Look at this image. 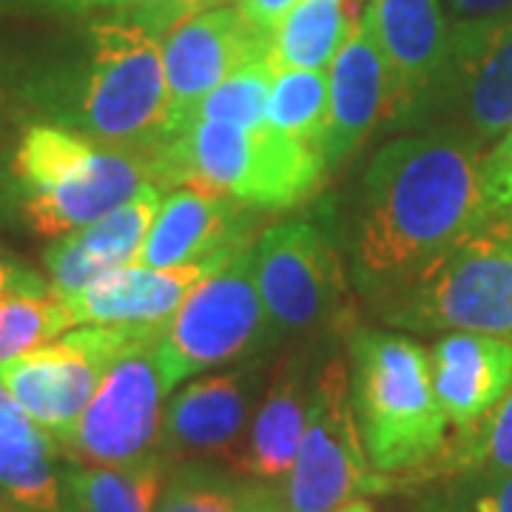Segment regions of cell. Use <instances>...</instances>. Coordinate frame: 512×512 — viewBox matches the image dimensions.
Instances as JSON below:
<instances>
[{"label": "cell", "mask_w": 512, "mask_h": 512, "mask_svg": "<svg viewBox=\"0 0 512 512\" xmlns=\"http://www.w3.org/2000/svg\"><path fill=\"white\" fill-rule=\"evenodd\" d=\"M390 476L373 470L342 359H330L311 387V413L299 456L282 481V512H336L359 495L387 493Z\"/></svg>", "instance_id": "obj_7"}, {"label": "cell", "mask_w": 512, "mask_h": 512, "mask_svg": "<svg viewBox=\"0 0 512 512\" xmlns=\"http://www.w3.org/2000/svg\"><path fill=\"white\" fill-rule=\"evenodd\" d=\"M254 268L268 330H311L336 308L339 268L328 239L311 222L271 225L254 245Z\"/></svg>", "instance_id": "obj_12"}, {"label": "cell", "mask_w": 512, "mask_h": 512, "mask_svg": "<svg viewBox=\"0 0 512 512\" xmlns=\"http://www.w3.org/2000/svg\"><path fill=\"white\" fill-rule=\"evenodd\" d=\"M248 407V379L237 370L185 384L165 407L160 453L174 467L202 458H231L245 436Z\"/></svg>", "instance_id": "obj_18"}, {"label": "cell", "mask_w": 512, "mask_h": 512, "mask_svg": "<svg viewBox=\"0 0 512 512\" xmlns=\"http://www.w3.org/2000/svg\"><path fill=\"white\" fill-rule=\"evenodd\" d=\"M336 512H373L367 504H345L342 510H336Z\"/></svg>", "instance_id": "obj_39"}, {"label": "cell", "mask_w": 512, "mask_h": 512, "mask_svg": "<svg viewBox=\"0 0 512 512\" xmlns=\"http://www.w3.org/2000/svg\"><path fill=\"white\" fill-rule=\"evenodd\" d=\"M157 512H282V507L279 495L262 481L188 461L171 470Z\"/></svg>", "instance_id": "obj_25"}, {"label": "cell", "mask_w": 512, "mask_h": 512, "mask_svg": "<svg viewBox=\"0 0 512 512\" xmlns=\"http://www.w3.org/2000/svg\"><path fill=\"white\" fill-rule=\"evenodd\" d=\"M384 316L404 330L512 339V225L484 222L393 282Z\"/></svg>", "instance_id": "obj_5"}, {"label": "cell", "mask_w": 512, "mask_h": 512, "mask_svg": "<svg viewBox=\"0 0 512 512\" xmlns=\"http://www.w3.org/2000/svg\"><path fill=\"white\" fill-rule=\"evenodd\" d=\"M296 3L299 0H237V9L254 26L271 35V29L291 12Z\"/></svg>", "instance_id": "obj_35"}, {"label": "cell", "mask_w": 512, "mask_h": 512, "mask_svg": "<svg viewBox=\"0 0 512 512\" xmlns=\"http://www.w3.org/2000/svg\"><path fill=\"white\" fill-rule=\"evenodd\" d=\"M12 174L23 217L46 239H63L163 185L151 157L97 143L69 126H32L20 137Z\"/></svg>", "instance_id": "obj_4"}, {"label": "cell", "mask_w": 512, "mask_h": 512, "mask_svg": "<svg viewBox=\"0 0 512 512\" xmlns=\"http://www.w3.org/2000/svg\"><path fill=\"white\" fill-rule=\"evenodd\" d=\"M0 495L35 512H77L57 441L20 407L0 410Z\"/></svg>", "instance_id": "obj_22"}, {"label": "cell", "mask_w": 512, "mask_h": 512, "mask_svg": "<svg viewBox=\"0 0 512 512\" xmlns=\"http://www.w3.org/2000/svg\"><path fill=\"white\" fill-rule=\"evenodd\" d=\"M60 12H92V9H128L131 0H37Z\"/></svg>", "instance_id": "obj_36"}, {"label": "cell", "mask_w": 512, "mask_h": 512, "mask_svg": "<svg viewBox=\"0 0 512 512\" xmlns=\"http://www.w3.org/2000/svg\"><path fill=\"white\" fill-rule=\"evenodd\" d=\"M390 83L393 117H407L439 83L450 57V26L441 0H370Z\"/></svg>", "instance_id": "obj_17"}, {"label": "cell", "mask_w": 512, "mask_h": 512, "mask_svg": "<svg viewBox=\"0 0 512 512\" xmlns=\"http://www.w3.org/2000/svg\"><path fill=\"white\" fill-rule=\"evenodd\" d=\"M174 464L157 450L137 464L66 467V490L77 512H157Z\"/></svg>", "instance_id": "obj_24"}, {"label": "cell", "mask_w": 512, "mask_h": 512, "mask_svg": "<svg viewBox=\"0 0 512 512\" xmlns=\"http://www.w3.org/2000/svg\"><path fill=\"white\" fill-rule=\"evenodd\" d=\"M0 512H35V510H29V507H23V504H15L12 498L0 495Z\"/></svg>", "instance_id": "obj_37"}, {"label": "cell", "mask_w": 512, "mask_h": 512, "mask_svg": "<svg viewBox=\"0 0 512 512\" xmlns=\"http://www.w3.org/2000/svg\"><path fill=\"white\" fill-rule=\"evenodd\" d=\"M211 3H217V0H131L128 9H134V20L143 29L163 40L174 26H180L183 20L197 15L202 9H208Z\"/></svg>", "instance_id": "obj_33"}, {"label": "cell", "mask_w": 512, "mask_h": 512, "mask_svg": "<svg viewBox=\"0 0 512 512\" xmlns=\"http://www.w3.org/2000/svg\"><path fill=\"white\" fill-rule=\"evenodd\" d=\"M69 128L103 146L154 157L168 140L163 40L137 20L97 23L86 86Z\"/></svg>", "instance_id": "obj_6"}, {"label": "cell", "mask_w": 512, "mask_h": 512, "mask_svg": "<svg viewBox=\"0 0 512 512\" xmlns=\"http://www.w3.org/2000/svg\"><path fill=\"white\" fill-rule=\"evenodd\" d=\"M46 293H52L49 279H43L37 271L26 268L18 256L6 254L0 248V299L3 296H46Z\"/></svg>", "instance_id": "obj_34"}, {"label": "cell", "mask_w": 512, "mask_h": 512, "mask_svg": "<svg viewBox=\"0 0 512 512\" xmlns=\"http://www.w3.org/2000/svg\"><path fill=\"white\" fill-rule=\"evenodd\" d=\"M484 148L453 128L399 137L373 157L356 254L387 285L484 225Z\"/></svg>", "instance_id": "obj_1"}, {"label": "cell", "mask_w": 512, "mask_h": 512, "mask_svg": "<svg viewBox=\"0 0 512 512\" xmlns=\"http://www.w3.org/2000/svg\"><path fill=\"white\" fill-rule=\"evenodd\" d=\"M271 35L237 6H208L163 37L168 137L180 134L211 89L242 66L268 57Z\"/></svg>", "instance_id": "obj_11"}, {"label": "cell", "mask_w": 512, "mask_h": 512, "mask_svg": "<svg viewBox=\"0 0 512 512\" xmlns=\"http://www.w3.org/2000/svg\"><path fill=\"white\" fill-rule=\"evenodd\" d=\"M15 407H18L15 399H12V396H9V390L0 384V410H15Z\"/></svg>", "instance_id": "obj_38"}, {"label": "cell", "mask_w": 512, "mask_h": 512, "mask_svg": "<svg viewBox=\"0 0 512 512\" xmlns=\"http://www.w3.org/2000/svg\"><path fill=\"white\" fill-rule=\"evenodd\" d=\"M271 86H274V69L268 57L254 60L205 94L185 128L191 123H225V126L242 128L265 126Z\"/></svg>", "instance_id": "obj_28"}, {"label": "cell", "mask_w": 512, "mask_h": 512, "mask_svg": "<svg viewBox=\"0 0 512 512\" xmlns=\"http://www.w3.org/2000/svg\"><path fill=\"white\" fill-rule=\"evenodd\" d=\"M265 330L268 316L256 288L254 245H248L163 322L157 359L165 387L174 390L205 367L237 359L254 348Z\"/></svg>", "instance_id": "obj_9"}, {"label": "cell", "mask_w": 512, "mask_h": 512, "mask_svg": "<svg viewBox=\"0 0 512 512\" xmlns=\"http://www.w3.org/2000/svg\"><path fill=\"white\" fill-rule=\"evenodd\" d=\"M163 188L197 185L256 211H279L311 200L328 163L319 146L271 126L191 123L151 157Z\"/></svg>", "instance_id": "obj_2"}, {"label": "cell", "mask_w": 512, "mask_h": 512, "mask_svg": "<svg viewBox=\"0 0 512 512\" xmlns=\"http://www.w3.org/2000/svg\"><path fill=\"white\" fill-rule=\"evenodd\" d=\"M436 458L447 476L512 473V390L476 424L458 430L456 441L444 444Z\"/></svg>", "instance_id": "obj_27"}, {"label": "cell", "mask_w": 512, "mask_h": 512, "mask_svg": "<svg viewBox=\"0 0 512 512\" xmlns=\"http://www.w3.org/2000/svg\"><path fill=\"white\" fill-rule=\"evenodd\" d=\"M350 396L367 458L382 476L430 467L447 444L427 350L384 330L350 336Z\"/></svg>", "instance_id": "obj_3"}, {"label": "cell", "mask_w": 512, "mask_h": 512, "mask_svg": "<svg viewBox=\"0 0 512 512\" xmlns=\"http://www.w3.org/2000/svg\"><path fill=\"white\" fill-rule=\"evenodd\" d=\"M237 254L214 256L180 268L126 265L97 276L83 291L63 296L77 325H160L180 311L185 299L208 276L225 268Z\"/></svg>", "instance_id": "obj_16"}, {"label": "cell", "mask_w": 512, "mask_h": 512, "mask_svg": "<svg viewBox=\"0 0 512 512\" xmlns=\"http://www.w3.org/2000/svg\"><path fill=\"white\" fill-rule=\"evenodd\" d=\"M63 296H3L0 299V365L72 330Z\"/></svg>", "instance_id": "obj_29"}, {"label": "cell", "mask_w": 512, "mask_h": 512, "mask_svg": "<svg viewBox=\"0 0 512 512\" xmlns=\"http://www.w3.org/2000/svg\"><path fill=\"white\" fill-rule=\"evenodd\" d=\"M430 512H512V473L456 476Z\"/></svg>", "instance_id": "obj_30"}, {"label": "cell", "mask_w": 512, "mask_h": 512, "mask_svg": "<svg viewBox=\"0 0 512 512\" xmlns=\"http://www.w3.org/2000/svg\"><path fill=\"white\" fill-rule=\"evenodd\" d=\"M450 35L512 23V0H441Z\"/></svg>", "instance_id": "obj_32"}, {"label": "cell", "mask_w": 512, "mask_h": 512, "mask_svg": "<svg viewBox=\"0 0 512 512\" xmlns=\"http://www.w3.org/2000/svg\"><path fill=\"white\" fill-rule=\"evenodd\" d=\"M419 109L444 111L478 148L512 128V23L450 35V57Z\"/></svg>", "instance_id": "obj_13"}, {"label": "cell", "mask_w": 512, "mask_h": 512, "mask_svg": "<svg viewBox=\"0 0 512 512\" xmlns=\"http://www.w3.org/2000/svg\"><path fill=\"white\" fill-rule=\"evenodd\" d=\"M484 222L512 225V128L481 160Z\"/></svg>", "instance_id": "obj_31"}, {"label": "cell", "mask_w": 512, "mask_h": 512, "mask_svg": "<svg viewBox=\"0 0 512 512\" xmlns=\"http://www.w3.org/2000/svg\"><path fill=\"white\" fill-rule=\"evenodd\" d=\"M430 367L444 416L464 430L512 390V339L450 333L433 348Z\"/></svg>", "instance_id": "obj_20"}, {"label": "cell", "mask_w": 512, "mask_h": 512, "mask_svg": "<svg viewBox=\"0 0 512 512\" xmlns=\"http://www.w3.org/2000/svg\"><path fill=\"white\" fill-rule=\"evenodd\" d=\"M140 325H77L0 365V384L20 410L63 447L114 356Z\"/></svg>", "instance_id": "obj_10"}, {"label": "cell", "mask_w": 512, "mask_h": 512, "mask_svg": "<svg viewBox=\"0 0 512 512\" xmlns=\"http://www.w3.org/2000/svg\"><path fill=\"white\" fill-rule=\"evenodd\" d=\"M165 191L168 188L163 185H146L134 200L123 202L106 217L57 239L46 251V274L52 293L72 296L97 276L134 265Z\"/></svg>", "instance_id": "obj_19"}, {"label": "cell", "mask_w": 512, "mask_h": 512, "mask_svg": "<svg viewBox=\"0 0 512 512\" xmlns=\"http://www.w3.org/2000/svg\"><path fill=\"white\" fill-rule=\"evenodd\" d=\"M256 217V208L208 188H168L134 265L180 268L214 256L239 254L251 245Z\"/></svg>", "instance_id": "obj_14"}, {"label": "cell", "mask_w": 512, "mask_h": 512, "mask_svg": "<svg viewBox=\"0 0 512 512\" xmlns=\"http://www.w3.org/2000/svg\"><path fill=\"white\" fill-rule=\"evenodd\" d=\"M330 86L325 69H274L265 126L319 146L328 126Z\"/></svg>", "instance_id": "obj_26"}, {"label": "cell", "mask_w": 512, "mask_h": 512, "mask_svg": "<svg viewBox=\"0 0 512 512\" xmlns=\"http://www.w3.org/2000/svg\"><path fill=\"white\" fill-rule=\"evenodd\" d=\"M311 390L299 370H285L259 404L251 430L242 436L231 453V467L239 476L254 478L262 484L285 481L293 461L299 456V444L308 427Z\"/></svg>", "instance_id": "obj_21"}, {"label": "cell", "mask_w": 512, "mask_h": 512, "mask_svg": "<svg viewBox=\"0 0 512 512\" xmlns=\"http://www.w3.org/2000/svg\"><path fill=\"white\" fill-rule=\"evenodd\" d=\"M328 86V126L319 151L328 168H333L345 163L384 117H393L390 69L367 9L342 52L328 66Z\"/></svg>", "instance_id": "obj_15"}, {"label": "cell", "mask_w": 512, "mask_h": 512, "mask_svg": "<svg viewBox=\"0 0 512 512\" xmlns=\"http://www.w3.org/2000/svg\"><path fill=\"white\" fill-rule=\"evenodd\" d=\"M160 325H140L106 370L94 399L66 441V453L80 464L123 467L160 450L165 387L157 345Z\"/></svg>", "instance_id": "obj_8"}, {"label": "cell", "mask_w": 512, "mask_h": 512, "mask_svg": "<svg viewBox=\"0 0 512 512\" xmlns=\"http://www.w3.org/2000/svg\"><path fill=\"white\" fill-rule=\"evenodd\" d=\"M353 0H299L271 29V69H325L348 43L362 12Z\"/></svg>", "instance_id": "obj_23"}]
</instances>
